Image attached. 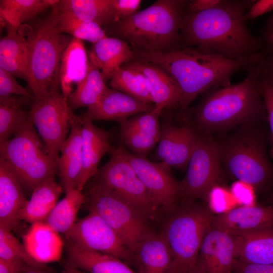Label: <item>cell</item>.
<instances>
[{
    "instance_id": "20",
    "label": "cell",
    "mask_w": 273,
    "mask_h": 273,
    "mask_svg": "<svg viewBox=\"0 0 273 273\" xmlns=\"http://www.w3.org/2000/svg\"><path fill=\"white\" fill-rule=\"evenodd\" d=\"M70 131L58 160L59 178L65 192L76 189L82 167V118L69 109Z\"/></svg>"
},
{
    "instance_id": "53",
    "label": "cell",
    "mask_w": 273,
    "mask_h": 273,
    "mask_svg": "<svg viewBox=\"0 0 273 273\" xmlns=\"http://www.w3.org/2000/svg\"><path fill=\"white\" fill-rule=\"evenodd\" d=\"M267 203L273 205V189L270 192L265 200Z\"/></svg>"
},
{
    "instance_id": "24",
    "label": "cell",
    "mask_w": 273,
    "mask_h": 273,
    "mask_svg": "<svg viewBox=\"0 0 273 273\" xmlns=\"http://www.w3.org/2000/svg\"><path fill=\"white\" fill-rule=\"evenodd\" d=\"M88 55L100 69L106 82L119 68L136 58L135 52L128 43L108 36L93 43Z\"/></svg>"
},
{
    "instance_id": "48",
    "label": "cell",
    "mask_w": 273,
    "mask_h": 273,
    "mask_svg": "<svg viewBox=\"0 0 273 273\" xmlns=\"http://www.w3.org/2000/svg\"><path fill=\"white\" fill-rule=\"evenodd\" d=\"M29 268L31 267L21 260L7 261L0 259V273H23Z\"/></svg>"
},
{
    "instance_id": "41",
    "label": "cell",
    "mask_w": 273,
    "mask_h": 273,
    "mask_svg": "<svg viewBox=\"0 0 273 273\" xmlns=\"http://www.w3.org/2000/svg\"><path fill=\"white\" fill-rule=\"evenodd\" d=\"M14 76L0 68V98L7 97L13 94L22 95L33 101L35 98L26 88L20 85Z\"/></svg>"
},
{
    "instance_id": "12",
    "label": "cell",
    "mask_w": 273,
    "mask_h": 273,
    "mask_svg": "<svg viewBox=\"0 0 273 273\" xmlns=\"http://www.w3.org/2000/svg\"><path fill=\"white\" fill-rule=\"evenodd\" d=\"M109 161L97 172L98 181L149 218L157 209L121 148L113 149Z\"/></svg>"
},
{
    "instance_id": "3",
    "label": "cell",
    "mask_w": 273,
    "mask_h": 273,
    "mask_svg": "<svg viewBox=\"0 0 273 273\" xmlns=\"http://www.w3.org/2000/svg\"><path fill=\"white\" fill-rule=\"evenodd\" d=\"M261 61L247 69L243 80L208 90L189 109L198 132L210 135L267 118L261 89Z\"/></svg>"
},
{
    "instance_id": "40",
    "label": "cell",
    "mask_w": 273,
    "mask_h": 273,
    "mask_svg": "<svg viewBox=\"0 0 273 273\" xmlns=\"http://www.w3.org/2000/svg\"><path fill=\"white\" fill-rule=\"evenodd\" d=\"M161 114L154 110L133 116L120 123V128L136 130L159 140Z\"/></svg>"
},
{
    "instance_id": "9",
    "label": "cell",
    "mask_w": 273,
    "mask_h": 273,
    "mask_svg": "<svg viewBox=\"0 0 273 273\" xmlns=\"http://www.w3.org/2000/svg\"><path fill=\"white\" fill-rule=\"evenodd\" d=\"M85 199L88 211L99 215L117 234L132 253L150 231L146 217L123 199L97 182Z\"/></svg>"
},
{
    "instance_id": "43",
    "label": "cell",
    "mask_w": 273,
    "mask_h": 273,
    "mask_svg": "<svg viewBox=\"0 0 273 273\" xmlns=\"http://www.w3.org/2000/svg\"><path fill=\"white\" fill-rule=\"evenodd\" d=\"M262 96L266 108L267 119L273 139V86L260 76Z\"/></svg>"
},
{
    "instance_id": "4",
    "label": "cell",
    "mask_w": 273,
    "mask_h": 273,
    "mask_svg": "<svg viewBox=\"0 0 273 273\" xmlns=\"http://www.w3.org/2000/svg\"><path fill=\"white\" fill-rule=\"evenodd\" d=\"M188 0H157L149 7L104 28L133 50L167 52L182 47L181 31Z\"/></svg>"
},
{
    "instance_id": "29",
    "label": "cell",
    "mask_w": 273,
    "mask_h": 273,
    "mask_svg": "<svg viewBox=\"0 0 273 273\" xmlns=\"http://www.w3.org/2000/svg\"><path fill=\"white\" fill-rule=\"evenodd\" d=\"M235 234L239 239L238 259L249 263L273 264V226Z\"/></svg>"
},
{
    "instance_id": "25",
    "label": "cell",
    "mask_w": 273,
    "mask_h": 273,
    "mask_svg": "<svg viewBox=\"0 0 273 273\" xmlns=\"http://www.w3.org/2000/svg\"><path fill=\"white\" fill-rule=\"evenodd\" d=\"M133 255L141 273H172L171 253L161 233L150 231L138 244Z\"/></svg>"
},
{
    "instance_id": "22",
    "label": "cell",
    "mask_w": 273,
    "mask_h": 273,
    "mask_svg": "<svg viewBox=\"0 0 273 273\" xmlns=\"http://www.w3.org/2000/svg\"><path fill=\"white\" fill-rule=\"evenodd\" d=\"M212 224L233 234L273 226V205L234 208L214 215Z\"/></svg>"
},
{
    "instance_id": "42",
    "label": "cell",
    "mask_w": 273,
    "mask_h": 273,
    "mask_svg": "<svg viewBox=\"0 0 273 273\" xmlns=\"http://www.w3.org/2000/svg\"><path fill=\"white\" fill-rule=\"evenodd\" d=\"M142 3L141 0H112L113 23L129 18L138 12Z\"/></svg>"
},
{
    "instance_id": "15",
    "label": "cell",
    "mask_w": 273,
    "mask_h": 273,
    "mask_svg": "<svg viewBox=\"0 0 273 273\" xmlns=\"http://www.w3.org/2000/svg\"><path fill=\"white\" fill-rule=\"evenodd\" d=\"M238 248L237 235L211 223L204 236L198 262L206 273H232Z\"/></svg>"
},
{
    "instance_id": "17",
    "label": "cell",
    "mask_w": 273,
    "mask_h": 273,
    "mask_svg": "<svg viewBox=\"0 0 273 273\" xmlns=\"http://www.w3.org/2000/svg\"><path fill=\"white\" fill-rule=\"evenodd\" d=\"M154 108L153 103L142 102L107 87L98 102L88 107L83 116L92 121H115L120 124L133 116L151 111Z\"/></svg>"
},
{
    "instance_id": "27",
    "label": "cell",
    "mask_w": 273,
    "mask_h": 273,
    "mask_svg": "<svg viewBox=\"0 0 273 273\" xmlns=\"http://www.w3.org/2000/svg\"><path fill=\"white\" fill-rule=\"evenodd\" d=\"M89 67V57L82 40L72 37L62 55L60 68L61 93L68 101L76 85L85 78Z\"/></svg>"
},
{
    "instance_id": "21",
    "label": "cell",
    "mask_w": 273,
    "mask_h": 273,
    "mask_svg": "<svg viewBox=\"0 0 273 273\" xmlns=\"http://www.w3.org/2000/svg\"><path fill=\"white\" fill-rule=\"evenodd\" d=\"M23 188L7 163L0 159V226L11 231L19 225L27 201Z\"/></svg>"
},
{
    "instance_id": "19",
    "label": "cell",
    "mask_w": 273,
    "mask_h": 273,
    "mask_svg": "<svg viewBox=\"0 0 273 273\" xmlns=\"http://www.w3.org/2000/svg\"><path fill=\"white\" fill-rule=\"evenodd\" d=\"M81 128L82 167L76 189L81 191L89 179L97 174L102 157L113 150L108 131L82 117Z\"/></svg>"
},
{
    "instance_id": "34",
    "label": "cell",
    "mask_w": 273,
    "mask_h": 273,
    "mask_svg": "<svg viewBox=\"0 0 273 273\" xmlns=\"http://www.w3.org/2000/svg\"><path fill=\"white\" fill-rule=\"evenodd\" d=\"M84 202L85 197L81 191L76 189L66 192L44 222L57 232L65 234L76 222L78 213Z\"/></svg>"
},
{
    "instance_id": "39",
    "label": "cell",
    "mask_w": 273,
    "mask_h": 273,
    "mask_svg": "<svg viewBox=\"0 0 273 273\" xmlns=\"http://www.w3.org/2000/svg\"><path fill=\"white\" fill-rule=\"evenodd\" d=\"M122 140L130 152L135 155L146 156L158 143L159 139L136 130L120 128Z\"/></svg>"
},
{
    "instance_id": "37",
    "label": "cell",
    "mask_w": 273,
    "mask_h": 273,
    "mask_svg": "<svg viewBox=\"0 0 273 273\" xmlns=\"http://www.w3.org/2000/svg\"><path fill=\"white\" fill-rule=\"evenodd\" d=\"M21 104L12 96L0 98V144L12 138L30 119Z\"/></svg>"
},
{
    "instance_id": "13",
    "label": "cell",
    "mask_w": 273,
    "mask_h": 273,
    "mask_svg": "<svg viewBox=\"0 0 273 273\" xmlns=\"http://www.w3.org/2000/svg\"><path fill=\"white\" fill-rule=\"evenodd\" d=\"M68 242L87 250L108 254L122 260H133V253L115 231L96 213L89 211L65 234Z\"/></svg>"
},
{
    "instance_id": "44",
    "label": "cell",
    "mask_w": 273,
    "mask_h": 273,
    "mask_svg": "<svg viewBox=\"0 0 273 273\" xmlns=\"http://www.w3.org/2000/svg\"><path fill=\"white\" fill-rule=\"evenodd\" d=\"M232 273H273V264L249 263L237 259Z\"/></svg>"
},
{
    "instance_id": "38",
    "label": "cell",
    "mask_w": 273,
    "mask_h": 273,
    "mask_svg": "<svg viewBox=\"0 0 273 273\" xmlns=\"http://www.w3.org/2000/svg\"><path fill=\"white\" fill-rule=\"evenodd\" d=\"M0 259L7 261L21 260L32 268L44 269V265L33 259L27 253L23 244L11 231L0 226Z\"/></svg>"
},
{
    "instance_id": "1",
    "label": "cell",
    "mask_w": 273,
    "mask_h": 273,
    "mask_svg": "<svg viewBox=\"0 0 273 273\" xmlns=\"http://www.w3.org/2000/svg\"><path fill=\"white\" fill-rule=\"evenodd\" d=\"M255 1L221 0L207 10L184 12L182 47L199 48L232 59L262 54V41L251 32L245 17Z\"/></svg>"
},
{
    "instance_id": "8",
    "label": "cell",
    "mask_w": 273,
    "mask_h": 273,
    "mask_svg": "<svg viewBox=\"0 0 273 273\" xmlns=\"http://www.w3.org/2000/svg\"><path fill=\"white\" fill-rule=\"evenodd\" d=\"M0 159L7 163L23 187L31 191L55 177L58 170V162L49 154L30 119L0 144Z\"/></svg>"
},
{
    "instance_id": "11",
    "label": "cell",
    "mask_w": 273,
    "mask_h": 273,
    "mask_svg": "<svg viewBox=\"0 0 273 273\" xmlns=\"http://www.w3.org/2000/svg\"><path fill=\"white\" fill-rule=\"evenodd\" d=\"M68 101L60 90L35 99L28 112L31 121L51 157L58 162L70 128Z\"/></svg>"
},
{
    "instance_id": "32",
    "label": "cell",
    "mask_w": 273,
    "mask_h": 273,
    "mask_svg": "<svg viewBox=\"0 0 273 273\" xmlns=\"http://www.w3.org/2000/svg\"><path fill=\"white\" fill-rule=\"evenodd\" d=\"M54 0H1L0 15L5 24L17 29L58 2Z\"/></svg>"
},
{
    "instance_id": "26",
    "label": "cell",
    "mask_w": 273,
    "mask_h": 273,
    "mask_svg": "<svg viewBox=\"0 0 273 273\" xmlns=\"http://www.w3.org/2000/svg\"><path fill=\"white\" fill-rule=\"evenodd\" d=\"M68 265L88 273H141L122 259L106 253L90 251L68 241Z\"/></svg>"
},
{
    "instance_id": "31",
    "label": "cell",
    "mask_w": 273,
    "mask_h": 273,
    "mask_svg": "<svg viewBox=\"0 0 273 273\" xmlns=\"http://www.w3.org/2000/svg\"><path fill=\"white\" fill-rule=\"evenodd\" d=\"M56 5L61 11L102 27L110 26L114 21L112 0H63L59 1Z\"/></svg>"
},
{
    "instance_id": "6",
    "label": "cell",
    "mask_w": 273,
    "mask_h": 273,
    "mask_svg": "<svg viewBox=\"0 0 273 273\" xmlns=\"http://www.w3.org/2000/svg\"><path fill=\"white\" fill-rule=\"evenodd\" d=\"M49 16L38 22L27 38L28 46L27 79L35 99L60 90L62 55L72 38L59 32L57 12L52 6Z\"/></svg>"
},
{
    "instance_id": "30",
    "label": "cell",
    "mask_w": 273,
    "mask_h": 273,
    "mask_svg": "<svg viewBox=\"0 0 273 273\" xmlns=\"http://www.w3.org/2000/svg\"><path fill=\"white\" fill-rule=\"evenodd\" d=\"M63 190L55 177L39 185L32 191L30 199L21 210L20 220L31 224L44 222L58 202Z\"/></svg>"
},
{
    "instance_id": "16",
    "label": "cell",
    "mask_w": 273,
    "mask_h": 273,
    "mask_svg": "<svg viewBox=\"0 0 273 273\" xmlns=\"http://www.w3.org/2000/svg\"><path fill=\"white\" fill-rule=\"evenodd\" d=\"M199 134L194 126H178L163 122L158 143V158L170 168L187 169Z\"/></svg>"
},
{
    "instance_id": "51",
    "label": "cell",
    "mask_w": 273,
    "mask_h": 273,
    "mask_svg": "<svg viewBox=\"0 0 273 273\" xmlns=\"http://www.w3.org/2000/svg\"><path fill=\"white\" fill-rule=\"evenodd\" d=\"M189 273H206L203 266L198 262L196 266Z\"/></svg>"
},
{
    "instance_id": "5",
    "label": "cell",
    "mask_w": 273,
    "mask_h": 273,
    "mask_svg": "<svg viewBox=\"0 0 273 273\" xmlns=\"http://www.w3.org/2000/svg\"><path fill=\"white\" fill-rule=\"evenodd\" d=\"M254 124L242 125L229 135L215 141L226 172L260 194L273 185V164L267 153L266 136Z\"/></svg>"
},
{
    "instance_id": "52",
    "label": "cell",
    "mask_w": 273,
    "mask_h": 273,
    "mask_svg": "<svg viewBox=\"0 0 273 273\" xmlns=\"http://www.w3.org/2000/svg\"><path fill=\"white\" fill-rule=\"evenodd\" d=\"M23 273H49V272L44 270V269H36V268L31 267V268H29L28 270H27Z\"/></svg>"
},
{
    "instance_id": "14",
    "label": "cell",
    "mask_w": 273,
    "mask_h": 273,
    "mask_svg": "<svg viewBox=\"0 0 273 273\" xmlns=\"http://www.w3.org/2000/svg\"><path fill=\"white\" fill-rule=\"evenodd\" d=\"M121 150L155 207L168 212L173 209L178 201V181L173 176L170 167L162 162H152L146 157L135 155L123 148Z\"/></svg>"
},
{
    "instance_id": "50",
    "label": "cell",
    "mask_w": 273,
    "mask_h": 273,
    "mask_svg": "<svg viewBox=\"0 0 273 273\" xmlns=\"http://www.w3.org/2000/svg\"><path fill=\"white\" fill-rule=\"evenodd\" d=\"M63 273H85L81 270L72 267L68 265L65 266L63 270Z\"/></svg>"
},
{
    "instance_id": "49",
    "label": "cell",
    "mask_w": 273,
    "mask_h": 273,
    "mask_svg": "<svg viewBox=\"0 0 273 273\" xmlns=\"http://www.w3.org/2000/svg\"><path fill=\"white\" fill-rule=\"evenodd\" d=\"M260 65L261 77L273 86V53L264 56Z\"/></svg>"
},
{
    "instance_id": "28",
    "label": "cell",
    "mask_w": 273,
    "mask_h": 273,
    "mask_svg": "<svg viewBox=\"0 0 273 273\" xmlns=\"http://www.w3.org/2000/svg\"><path fill=\"white\" fill-rule=\"evenodd\" d=\"M7 32L0 41V68L27 81L28 46L27 38L17 29L6 24Z\"/></svg>"
},
{
    "instance_id": "35",
    "label": "cell",
    "mask_w": 273,
    "mask_h": 273,
    "mask_svg": "<svg viewBox=\"0 0 273 273\" xmlns=\"http://www.w3.org/2000/svg\"><path fill=\"white\" fill-rule=\"evenodd\" d=\"M110 80L113 89L142 102L153 103L147 79L141 72L123 65Z\"/></svg>"
},
{
    "instance_id": "36",
    "label": "cell",
    "mask_w": 273,
    "mask_h": 273,
    "mask_svg": "<svg viewBox=\"0 0 273 273\" xmlns=\"http://www.w3.org/2000/svg\"><path fill=\"white\" fill-rule=\"evenodd\" d=\"M57 4L54 7L57 12V27L59 32L93 43L107 36L101 25L83 20L71 13L61 11L57 7Z\"/></svg>"
},
{
    "instance_id": "18",
    "label": "cell",
    "mask_w": 273,
    "mask_h": 273,
    "mask_svg": "<svg viewBox=\"0 0 273 273\" xmlns=\"http://www.w3.org/2000/svg\"><path fill=\"white\" fill-rule=\"evenodd\" d=\"M124 65L141 72L146 77L155 111L161 115L165 109L179 108V90L164 69L153 63L136 58Z\"/></svg>"
},
{
    "instance_id": "45",
    "label": "cell",
    "mask_w": 273,
    "mask_h": 273,
    "mask_svg": "<svg viewBox=\"0 0 273 273\" xmlns=\"http://www.w3.org/2000/svg\"><path fill=\"white\" fill-rule=\"evenodd\" d=\"M273 10V0L255 1L245 14V19L248 21L254 20Z\"/></svg>"
},
{
    "instance_id": "47",
    "label": "cell",
    "mask_w": 273,
    "mask_h": 273,
    "mask_svg": "<svg viewBox=\"0 0 273 273\" xmlns=\"http://www.w3.org/2000/svg\"><path fill=\"white\" fill-rule=\"evenodd\" d=\"M221 0L188 1L184 10L185 13H197L211 9L218 5Z\"/></svg>"
},
{
    "instance_id": "46",
    "label": "cell",
    "mask_w": 273,
    "mask_h": 273,
    "mask_svg": "<svg viewBox=\"0 0 273 273\" xmlns=\"http://www.w3.org/2000/svg\"><path fill=\"white\" fill-rule=\"evenodd\" d=\"M260 38L262 42V50H266L265 51L268 53V55L272 54L273 14L268 18L261 30V34Z\"/></svg>"
},
{
    "instance_id": "7",
    "label": "cell",
    "mask_w": 273,
    "mask_h": 273,
    "mask_svg": "<svg viewBox=\"0 0 273 273\" xmlns=\"http://www.w3.org/2000/svg\"><path fill=\"white\" fill-rule=\"evenodd\" d=\"M169 212L160 233L170 250L172 273H189L197 265L214 214L206 204L196 202L180 203Z\"/></svg>"
},
{
    "instance_id": "33",
    "label": "cell",
    "mask_w": 273,
    "mask_h": 273,
    "mask_svg": "<svg viewBox=\"0 0 273 273\" xmlns=\"http://www.w3.org/2000/svg\"><path fill=\"white\" fill-rule=\"evenodd\" d=\"M107 87L100 69L89 59L88 71L85 78L76 85L68 98L69 107L72 110L95 105Z\"/></svg>"
},
{
    "instance_id": "23",
    "label": "cell",
    "mask_w": 273,
    "mask_h": 273,
    "mask_svg": "<svg viewBox=\"0 0 273 273\" xmlns=\"http://www.w3.org/2000/svg\"><path fill=\"white\" fill-rule=\"evenodd\" d=\"M22 239L27 253L40 264L56 262L61 258L62 239L59 233L45 222L31 224Z\"/></svg>"
},
{
    "instance_id": "10",
    "label": "cell",
    "mask_w": 273,
    "mask_h": 273,
    "mask_svg": "<svg viewBox=\"0 0 273 273\" xmlns=\"http://www.w3.org/2000/svg\"><path fill=\"white\" fill-rule=\"evenodd\" d=\"M222 167L215 141L210 135L199 132L186 174L178 181V201L207 200L221 179Z\"/></svg>"
},
{
    "instance_id": "2",
    "label": "cell",
    "mask_w": 273,
    "mask_h": 273,
    "mask_svg": "<svg viewBox=\"0 0 273 273\" xmlns=\"http://www.w3.org/2000/svg\"><path fill=\"white\" fill-rule=\"evenodd\" d=\"M133 50L136 59L156 64L171 76L180 92L181 109L188 108L200 94L230 84L231 77L235 73L247 70L264 57L259 54L232 59L190 47L167 52Z\"/></svg>"
}]
</instances>
